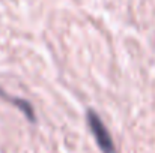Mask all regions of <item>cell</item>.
I'll use <instances>...</instances> for the list:
<instances>
[{
    "label": "cell",
    "instance_id": "obj_1",
    "mask_svg": "<svg viewBox=\"0 0 155 153\" xmlns=\"http://www.w3.org/2000/svg\"><path fill=\"white\" fill-rule=\"evenodd\" d=\"M87 125L91 128V132L92 135L95 137V141L98 144V147L101 149L103 153H117L116 147H114V143H113V138L108 132V129L105 128V125L103 123V120L100 119V116L94 111V110H89L87 111Z\"/></svg>",
    "mask_w": 155,
    "mask_h": 153
},
{
    "label": "cell",
    "instance_id": "obj_2",
    "mask_svg": "<svg viewBox=\"0 0 155 153\" xmlns=\"http://www.w3.org/2000/svg\"><path fill=\"white\" fill-rule=\"evenodd\" d=\"M0 98L2 99H5V101L11 102V104H14V105H17V108H20L21 111H23V114L27 117V120L29 122H32V123H35L36 122V116H35V110H33V107H32V104L27 101H24V99H20V98H14V96H9L6 92H3L2 89H0Z\"/></svg>",
    "mask_w": 155,
    "mask_h": 153
}]
</instances>
